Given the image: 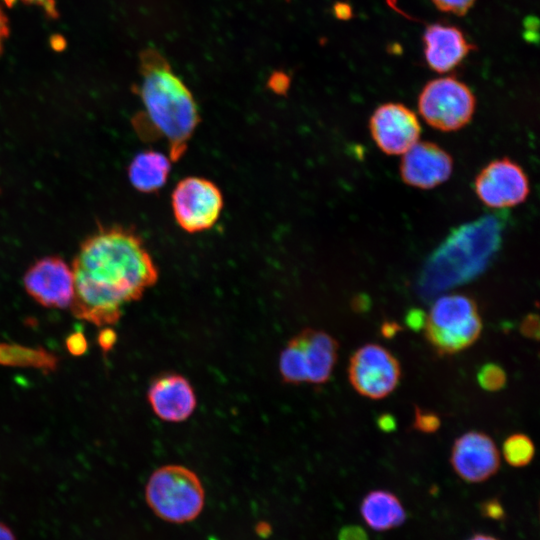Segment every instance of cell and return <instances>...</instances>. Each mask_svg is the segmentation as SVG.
I'll list each match as a JSON object with an SVG mask.
<instances>
[{
	"label": "cell",
	"mask_w": 540,
	"mask_h": 540,
	"mask_svg": "<svg viewBox=\"0 0 540 540\" xmlns=\"http://www.w3.org/2000/svg\"><path fill=\"white\" fill-rule=\"evenodd\" d=\"M71 269L72 314L96 326L115 324L122 307L140 299L158 280L141 238L121 226L101 227L80 245Z\"/></svg>",
	"instance_id": "cell-1"
},
{
	"label": "cell",
	"mask_w": 540,
	"mask_h": 540,
	"mask_svg": "<svg viewBox=\"0 0 540 540\" xmlns=\"http://www.w3.org/2000/svg\"><path fill=\"white\" fill-rule=\"evenodd\" d=\"M140 76L134 90L144 109L133 118V126L146 140L164 139L168 156L177 161L200 122L196 101L166 58L153 48L140 54Z\"/></svg>",
	"instance_id": "cell-2"
},
{
	"label": "cell",
	"mask_w": 540,
	"mask_h": 540,
	"mask_svg": "<svg viewBox=\"0 0 540 540\" xmlns=\"http://www.w3.org/2000/svg\"><path fill=\"white\" fill-rule=\"evenodd\" d=\"M501 225L493 216L462 225L435 250L419 281L422 295L434 294L480 274L499 247Z\"/></svg>",
	"instance_id": "cell-3"
},
{
	"label": "cell",
	"mask_w": 540,
	"mask_h": 540,
	"mask_svg": "<svg viewBox=\"0 0 540 540\" xmlns=\"http://www.w3.org/2000/svg\"><path fill=\"white\" fill-rule=\"evenodd\" d=\"M145 500L163 521L184 524L198 518L205 505V490L198 475L176 464L156 469L145 486Z\"/></svg>",
	"instance_id": "cell-4"
},
{
	"label": "cell",
	"mask_w": 540,
	"mask_h": 540,
	"mask_svg": "<svg viewBox=\"0 0 540 540\" xmlns=\"http://www.w3.org/2000/svg\"><path fill=\"white\" fill-rule=\"evenodd\" d=\"M482 328L477 303L463 294L439 297L423 327L427 341L442 356L470 347L480 337Z\"/></svg>",
	"instance_id": "cell-5"
},
{
	"label": "cell",
	"mask_w": 540,
	"mask_h": 540,
	"mask_svg": "<svg viewBox=\"0 0 540 540\" xmlns=\"http://www.w3.org/2000/svg\"><path fill=\"white\" fill-rule=\"evenodd\" d=\"M339 344L328 333L304 329L281 352L279 371L286 383L324 384L337 361Z\"/></svg>",
	"instance_id": "cell-6"
},
{
	"label": "cell",
	"mask_w": 540,
	"mask_h": 540,
	"mask_svg": "<svg viewBox=\"0 0 540 540\" xmlns=\"http://www.w3.org/2000/svg\"><path fill=\"white\" fill-rule=\"evenodd\" d=\"M475 105L471 89L452 76L429 81L418 98L422 118L431 127L444 132L467 125L475 112Z\"/></svg>",
	"instance_id": "cell-7"
},
{
	"label": "cell",
	"mask_w": 540,
	"mask_h": 540,
	"mask_svg": "<svg viewBox=\"0 0 540 540\" xmlns=\"http://www.w3.org/2000/svg\"><path fill=\"white\" fill-rule=\"evenodd\" d=\"M171 205L177 224L186 232L197 233L210 229L218 221L223 196L212 181L190 176L173 189Z\"/></svg>",
	"instance_id": "cell-8"
},
{
	"label": "cell",
	"mask_w": 540,
	"mask_h": 540,
	"mask_svg": "<svg viewBox=\"0 0 540 540\" xmlns=\"http://www.w3.org/2000/svg\"><path fill=\"white\" fill-rule=\"evenodd\" d=\"M348 378L360 395L369 399H382L397 387L401 378V366L388 349L369 343L352 354Z\"/></svg>",
	"instance_id": "cell-9"
},
{
	"label": "cell",
	"mask_w": 540,
	"mask_h": 540,
	"mask_svg": "<svg viewBox=\"0 0 540 540\" xmlns=\"http://www.w3.org/2000/svg\"><path fill=\"white\" fill-rule=\"evenodd\" d=\"M475 192L491 208H508L525 201L529 180L516 162L501 158L488 163L476 176Z\"/></svg>",
	"instance_id": "cell-10"
},
{
	"label": "cell",
	"mask_w": 540,
	"mask_h": 540,
	"mask_svg": "<svg viewBox=\"0 0 540 540\" xmlns=\"http://www.w3.org/2000/svg\"><path fill=\"white\" fill-rule=\"evenodd\" d=\"M23 284L27 293L44 307L63 309L72 302V269L60 257L47 256L37 260L26 271Z\"/></svg>",
	"instance_id": "cell-11"
},
{
	"label": "cell",
	"mask_w": 540,
	"mask_h": 540,
	"mask_svg": "<svg viewBox=\"0 0 540 540\" xmlns=\"http://www.w3.org/2000/svg\"><path fill=\"white\" fill-rule=\"evenodd\" d=\"M369 129L376 145L388 155H403L418 142L421 133L415 113L400 103L377 107L369 120Z\"/></svg>",
	"instance_id": "cell-12"
},
{
	"label": "cell",
	"mask_w": 540,
	"mask_h": 540,
	"mask_svg": "<svg viewBox=\"0 0 540 540\" xmlns=\"http://www.w3.org/2000/svg\"><path fill=\"white\" fill-rule=\"evenodd\" d=\"M450 463L462 480L480 483L497 473L500 467V454L489 435L469 431L455 440Z\"/></svg>",
	"instance_id": "cell-13"
},
{
	"label": "cell",
	"mask_w": 540,
	"mask_h": 540,
	"mask_svg": "<svg viewBox=\"0 0 540 540\" xmlns=\"http://www.w3.org/2000/svg\"><path fill=\"white\" fill-rule=\"evenodd\" d=\"M453 170L452 157L436 143L416 142L403 154L402 180L416 188L431 189L445 182Z\"/></svg>",
	"instance_id": "cell-14"
},
{
	"label": "cell",
	"mask_w": 540,
	"mask_h": 540,
	"mask_svg": "<svg viewBox=\"0 0 540 540\" xmlns=\"http://www.w3.org/2000/svg\"><path fill=\"white\" fill-rule=\"evenodd\" d=\"M147 395L155 415L166 422L185 421L193 414L197 405L190 382L175 373H166L155 378Z\"/></svg>",
	"instance_id": "cell-15"
},
{
	"label": "cell",
	"mask_w": 540,
	"mask_h": 540,
	"mask_svg": "<svg viewBox=\"0 0 540 540\" xmlns=\"http://www.w3.org/2000/svg\"><path fill=\"white\" fill-rule=\"evenodd\" d=\"M423 44L428 66L439 73L453 70L474 49L459 28L441 23L426 27Z\"/></svg>",
	"instance_id": "cell-16"
},
{
	"label": "cell",
	"mask_w": 540,
	"mask_h": 540,
	"mask_svg": "<svg viewBox=\"0 0 540 540\" xmlns=\"http://www.w3.org/2000/svg\"><path fill=\"white\" fill-rule=\"evenodd\" d=\"M171 159L159 151L146 150L134 156L128 166L132 186L142 193L160 190L170 174Z\"/></svg>",
	"instance_id": "cell-17"
},
{
	"label": "cell",
	"mask_w": 540,
	"mask_h": 540,
	"mask_svg": "<svg viewBox=\"0 0 540 540\" xmlns=\"http://www.w3.org/2000/svg\"><path fill=\"white\" fill-rule=\"evenodd\" d=\"M360 513L366 524L376 531L401 526L406 520L405 509L398 497L386 490H372L362 499Z\"/></svg>",
	"instance_id": "cell-18"
},
{
	"label": "cell",
	"mask_w": 540,
	"mask_h": 540,
	"mask_svg": "<svg viewBox=\"0 0 540 540\" xmlns=\"http://www.w3.org/2000/svg\"><path fill=\"white\" fill-rule=\"evenodd\" d=\"M503 456L513 467L528 465L535 454V446L530 437L523 433H515L506 438L503 443Z\"/></svg>",
	"instance_id": "cell-19"
},
{
	"label": "cell",
	"mask_w": 540,
	"mask_h": 540,
	"mask_svg": "<svg viewBox=\"0 0 540 540\" xmlns=\"http://www.w3.org/2000/svg\"><path fill=\"white\" fill-rule=\"evenodd\" d=\"M477 382L484 390L495 392L506 385L507 375L500 365L487 363L478 371Z\"/></svg>",
	"instance_id": "cell-20"
},
{
	"label": "cell",
	"mask_w": 540,
	"mask_h": 540,
	"mask_svg": "<svg viewBox=\"0 0 540 540\" xmlns=\"http://www.w3.org/2000/svg\"><path fill=\"white\" fill-rule=\"evenodd\" d=\"M441 425V420L438 414L433 411L426 410L420 407L415 408V416L413 428L422 433H434Z\"/></svg>",
	"instance_id": "cell-21"
},
{
	"label": "cell",
	"mask_w": 540,
	"mask_h": 540,
	"mask_svg": "<svg viewBox=\"0 0 540 540\" xmlns=\"http://www.w3.org/2000/svg\"><path fill=\"white\" fill-rule=\"evenodd\" d=\"M439 10L455 15L466 14L476 0H430Z\"/></svg>",
	"instance_id": "cell-22"
},
{
	"label": "cell",
	"mask_w": 540,
	"mask_h": 540,
	"mask_svg": "<svg viewBox=\"0 0 540 540\" xmlns=\"http://www.w3.org/2000/svg\"><path fill=\"white\" fill-rule=\"evenodd\" d=\"M480 513L484 518L500 521L505 518V510L497 498L485 500L480 505Z\"/></svg>",
	"instance_id": "cell-23"
},
{
	"label": "cell",
	"mask_w": 540,
	"mask_h": 540,
	"mask_svg": "<svg viewBox=\"0 0 540 540\" xmlns=\"http://www.w3.org/2000/svg\"><path fill=\"white\" fill-rule=\"evenodd\" d=\"M521 334L529 339H539V318L536 314H528L520 324Z\"/></svg>",
	"instance_id": "cell-24"
},
{
	"label": "cell",
	"mask_w": 540,
	"mask_h": 540,
	"mask_svg": "<svg viewBox=\"0 0 540 540\" xmlns=\"http://www.w3.org/2000/svg\"><path fill=\"white\" fill-rule=\"evenodd\" d=\"M338 540H369V538L361 526L350 524L339 530Z\"/></svg>",
	"instance_id": "cell-25"
},
{
	"label": "cell",
	"mask_w": 540,
	"mask_h": 540,
	"mask_svg": "<svg viewBox=\"0 0 540 540\" xmlns=\"http://www.w3.org/2000/svg\"><path fill=\"white\" fill-rule=\"evenodd\" d=\"M67 348L74 355L84 353L87 348V342L84 335L80 332L71 334L67 338Z\"/></svg>",
	"instance_id": "cell-26"
},
{
	"label": "cell",
	"mask_w": 540,
	"mask_h": 540,
	"mask_svg": "<svg viewBox=\"0 0 540 540\" xmlns=\"http://www.w3.org/2000/svg\"><path fill=\"white\" fill-rule=\"evenodd\" d=\"M17 358V347L15 344L0 343V364L11 366Z\"/></svg>",
	"instance_id": "cell-27"
},
{
	"label": "cell",
	"mask_w": 540,
	"mask_h": 540,
	"mask_svg": "<svg viewBox=\"0 0 540 540\" xmlns=\"http://www.w3.org/2000/svg\"><path fill=\"white\" fill-rule=\"evenodd\" d=\"M406 324L413 330H419L424 327L426 315L419 309H412L406 315Z\"/></svg>",
	"instance_id": "cell-28"
},
{
	"label": "cell",
	"mask_w": 540,
	"mask_h": 540,
	"mask_svg": "<svg viewBox=\"0 0 540 540\" xmlns=\"http://www.w3.org/2000/svg\"><path fill=\"white\" fill-rule=\"evenodd\" d=\"M27 4H34L41 7L45 14L51 18H57L59 13L56 8L55 0H22Z\"/></svg>",
	"instance_id": "cell-29"
},
{
	"label": "cell",
	"mask_w": 540,
	"mask_h": 540,
	"mask_svg": "<svg viewBox=\"0 0 540 540\" xmlns=\"http://www.w3.org/2000/svg\"><path fill=\"white\" fill-rule=\"evenodd\" d=\"M288 85H289V79L283 73L276 72L270 78V86L276 92H284L288 88Z\"/></svg>",
	"instance_id": "cell-30"
},
{
	"label": "cell",
	"mask_w": 540,
	"mask_h": 540,
	"mask_svg": "<svg viewBox=\"0 0 540 540\" xmlns=\"http://www.w3.org/2000/svg\"><path fill=\"white\" fill-rule=\"evenodd\" d=\"M377 425L380 430L384 432H391L396 428V420L392 415L388 413L381 414L377 419Z\"/></svg>",
	"instance_id": "cell-31"
},
{
	"label": "cell",
	"mask_w": 540,
	"mask_h": 540,
	"mask_svg": "<svg viewBox=\"0 0 540 540\" xmlns=\"http://www.w3.org/2000/svg\"><path fill=\"white\" fill-rule=\"evenodd\" d=\"M115 333L111 329H104L100 333L99 343L104 350H109L115 342Z\"/></svg>",
	"instance_id": "cell-32"
},
{
	"label": "cell",
	"mask_w": 540,
	"mask_h": 540,
	"mask_svg": "<svg viewBox=\"0 0 540 540\" xmlns=\"http://www.w3.org/2000/svg\"><path fill=\"white\" fill-rule=\"evenodd\" d=\"M9 35V24L8 19L6 15L3 13V11L0 9V55L3 51V43L4 40Z\"/></svg>",
	"instance_id": "cell-33"
},
{
	"label": "cell",
	"mask_w": 540,
	"mask_h": 540,
	"mask_svg": "<svg viewBox=\"0 0 540 540\" xmlns=\"http://www.w3.org/2000/svg\"><path fill=\"white\" fill-rule=\"evenodd\" d=\"M400 329L401 327L397 323L387 322L383 324L381 331L385 337L389 338L395 335Z\"/></svg>",
	"instance_id": "cell-34"
},
{
	"label": "cell",
	"mask_w": 540,
	"mask_h": 540,
	"mask_svg": "<svg viewBox=\"0 0 540 540\" xmlns=\"http://www.w3.org/2000/svg\"><path fill=\"white\" fill-rule=\"evenodd\" d=\"M51 47L56 51H62L66 47V41L61 35H53L50 40Z\"/></svg>",
	"instance_id": "cell-35"
},
{
	"label": "cell",
	"mask_w": 540,
	"mask_h": 540,
	"mask_svg": "<svg viewBox=\"0 0 540 540\" xmlns=\"http://www.w3.org/2000/svg\"><path fill=\"white\" fill-rule=\"evenodd\" d=\"M0 540H15L12 530L0 522Z\"/></svg>",
	"instance_id": "cell-36"
},
{
	"label": "cell",
	"mask_w": 540,
	"mask_h": 540,
	"mask_svg": "<svg viewBox=\"0 0 540 540\" xmlns=\"http://www.w3.org/2000/svg\"><path fill=\"white\" fill-rule=\"evenodd\" d=\"M468 540H498V539L487 534H475Z\"/></svg>",
	"instance_id": "cell-37"
}]
</instances>
